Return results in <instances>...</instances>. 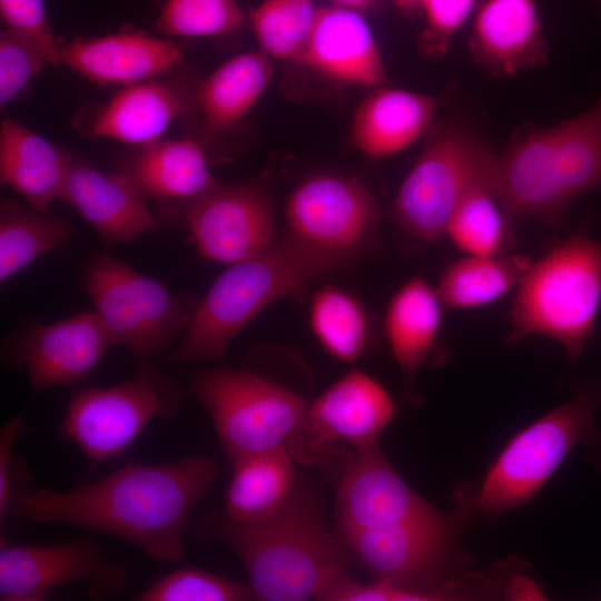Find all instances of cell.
<instances>
[{"label":"cell","mask_w":601,"mask_h":601,"mask_svg":"<svg viewBox=\"0 0 601 601\" xmlns=\"http://www.w3.org/2000/svg\"><path fill=\"white\" fill-rule=\"evenodd\" d=\"M24 432L23 417L16 416L1 427L0 432V522L9 515L13 503L20 497L29 494L32 490H28L26 484L29 481H23L20 477L23 470L22 460L13 452L14 445L19 437Z\"/></svg>","instance_id":"cell-40"},{"label":"cell","mask_w":601,"mask_h":601,"mask_svg":"<svg viewBox=\"0 0 601 601\" xmlns=\"http://www.w3.org/2000/svg\"><path fill=\"white\" fill-rule=\"evenodd\" d=\"M324 601H434L443 600L440 594L394 583L375 580L359 582L346 573L334 581L322 595Z\"/></svg>","instance_id":"cell-39"},{"label":"cell","mask_w":601,"mask_h":601,"mask_svg":"<svg viewBox=\"0 0 601 601\" xmlns=\"http://www.w3.org/2000/svg\"><path fill=\"white\" fill-rule=\"evenodd\" d=\"M72 225L48 211L24 207L2 197L0 201V282L45 254L60 247L72 234Z\"/></svg>","instance_id":"cell-31"},{"label":"cell","mask_w":601,"mask_h":601,"mask_svg":"<svg viewBox=\"0 0 601 601\" xmlns=\"http://www.w3.org/2000/svg\"><path fill=\"white\" fill-rule=\"evenodd\" d=\"M189 393L209 413L229 461L287 446L308 403L297 393L258 373L230 367H199Z\"/></svg>","instance_id":"cell-6"},{"label":"cell","mask_w":601,"mask_h":601,"mask_svg":"<svg viewBox=\"0 0 601 601\" xmlns=\"http://www.w3.org/2000/svg\"><path fill=\"white\" fill-rule=\"evenodd\" d=\"M402 12L413 13L422 10L424 0H391Z\"/></svg>","instance_id":"cell-41"},{"label":"cell","mask_w":601,"mask_h":601,"mask_svg":"<svg viewBox=\"0 0 601 601\" xmlns=\"http://www.w3.org/2000/svg\"><path fill=\"white\" fill-rule=\"evenodd\" d=\"M463 515L435 512L388 526L338 532L375 580L449 597L443 577L455 555Z\"/></svg>","instance_id":"cell-11"},{"label":"cell","mask_w":601,"mask_h":601,"mask_svg":"<svg viewBox=\"0 0 601 601\" xmlns=\"http://www.w3.org/2000/svg\"><path fill=\"white\" fill-rule=\"evenodd\" d=\"M337 6L362 10L371 6L375 0H332Z\"/></svg>","instance_id":"cell-42"},{"label":"cell","mask_w":601,"mask_h":601,"mask_svg":"<svg viewBox=\"0 0 601 601\" xmlns=\"http://www.w3.org/2000/svg\"><path fill=\"white\" fill-rule=\"evenodd\" d=\"M286 219L289 234L343 263L374 239L378 207L361 180L317 174L294 189Z\"/></svg>","instance_id":"cell-13"},{"label":"cell","mask_w":601,"mask_h":601,"mask_svg":"<svg viewBox=\"0 0 601 601\" xmlns=\"http://www.w3.org/2000/svg\"><path fill=\"white\" fill-rule=\"evenodd\" d=\"M61 199L70 204L106 244H120L158 230L160 223L114 171L105 173L69 155Z\"/></svg>","instance_id":"cell-21"},{"label":"cell","mask_w":601,"mask_h":601,"mask_svg":"<svg viewBox=\"0 0 601 601\" xmlns=\"http://www.w3.org/2000/svg\"><path fill=\"white\" fill-rule=\"evenodd\" d=\"M476 0H424L422 10L426 30L421 47L431 58H441L449 49L453 36L471 16Z\"/></svg>","instance_id":"cell-38"},{"label":"cell","mask_w":601,"mask_h":601,"mask_svg":"<svg viewBox=\"0 0 601 601\" xmlns=\"http://www.w3.org/2000/svg\"><path fill=\"white\" fill-rule=\"evenodd\" d=\"M443 303L436 288L421 277L405 282L385 313V335L404 382L411 383L437 345Z\"/></svg>","instance_id":"cell-26"},{"label":"cell","mask_w":601,"mask_h":601,"mask_svg":"<svg viewBox=\"0 0 601 601\" xmlns=\"http://www.w3.org/2000/svg\"><path fill=\"white\" fill-rule=\"evenodd\" d=\"M295 461L287 446L230 461L233 474L224 514L243 523L258 522L274 514L297 484Z\"/></svg>","instance_id":"cell-28"},{"label":"cell","mask_w":601,"mask_h":601,"mask_svg":"<svg viewBox=\"0 0 601 601\" xmlns=\"http://www.w3.org/2000/svg\"><path fill=\"white\" fill-rule=\"evenodd\" d=\"M441 104L436 96L377 87L353 115L352 144L373 160L394 156L427 135Z\"/></svg>","instance_id":"cell-23"},{"label":"cell","mask_w":601,"mask_h":601,"mask_svg":"<svg viewBox=\"0 0 601 601\" xmlns=\"http://www.w3.org/2000/svg\"><path fill=\"white\" fill-rule=\"evenodd\" d=\"M114 343L95 311L42 324L23 319L1 345L2 364L23 368L36 391L86 382Z\"/></svg>","instance_id":"cell-14"},{"label":"cell","mask_w":601,"mask_h":601,"mask_svg":"<svg viewBox=\"0 0 601 601\" xmlns=\"http://www.w3.org/2000/svg\"><path fill=\"white\" fill-rule=\"evenodd\" d=\"M396 406L370 374L353 370L308 404L302 425L287 445L294 459L315 461L326 446L343 443L355 452L380 444Z\"/></svg>","instance_id":"cell-16"},{"label":"cell","mask_w":601,"mask_h":601,"mask_svg":"<svg viewBox=\"0 0 601 601\" xmlns=\"http://www.w3.org/2000/svg\"><path fill=\"white\" fill-rule=\"evenodd\" d=\"M112 171L144 199L187 201L217 183L203 146L189 138L138 146L120 154Z\"/></svg>","instance_id":"cell-22"},{"label":"cell","mask_w":601,"mask_h":601,"mask_svg":"<svg viewBox=\"0 0 601 601\" xmlns=\"http://www.w3.org/2000/svg\"><path fill=\"white\" fill-rule=\"evenodd\" d=\"M338 532L388 526L437 509L394 470L380 444L355 452L337 487Z\"/></svg>","instance_id":"cell-17"},{"label":"cell","mask_w":601,"mask_h":601,"mask_svg":"<svg viewBox=\"0 0 601 601\" xmlns=\"http://www.w3.org/2000/svg\"><path fill=\"white\" fill-rule=\"evenodd\" d=\"M489 175L513 220L560 224L577 197L601 185V97L571 119L492 150Z\"/></svg>","instance_id":"cell-3"},{"label":"cell","mask_w":601,"mask_h":601,"mask_svg":"<svg viewBox=\"0 0 601 601\" xmlns=\"http://www.w3.org/2000/svg\"><path fill=\"white\" fill-rule=\"evenodd\" d=\"M137 601H245L256 600L249 583H242L203 569L170 571L145 588Z\"/></svg>","instance_id":"cell-35"},{"label":"cell","mask_w":601,"mask_h":601,"mask_svg":"<svg viewBox=\"0 0 601 601\" xmlns=\"http://www.w3.org/2000/svg\"><path fill=\"white\" fill-rule=\"evenodd\" d=\"M472 60L494 77L546 63L548 41L534 0H484L469 38Z\"/></svg>","instance_id":"cell-19"},{"label":"cell","mask_w":601,"mask_h":601,"mask_svg":"<svg viewBox=\"0 0 601 601\" xmlns=\"http://www.w3.org/2000/svg\"><path fill=\"white\" fill-rule=\"evenodd\" d=\"M6 29L37 46L49 63H59V39L50 29L43 0H0Z\"/></svg>","instance_id":"cell-37"},{"label":"cell","mask_w":601,"mask_h":601,"mask_svg":"<svg viewBox=\"0 0 601 601\" xmlns=\"http://www.w3.org/2000/svg\"><path fill=\"white\" fill-rule=\"evenodd\" d=\"M243 21L236 0H166L156 28L169 37H204L233 32Z\"/></svg>","instance_id":"cell-34"},{"label":"cell","mask_w":601,"mask_h":601,"mask_svg":"<svg viewBox=\"0 0 601 601\" xmlns=\"http://www.w3.org/2000/svg\"><path fill=\"white\" fill-rule=\"evenodd\" d=\"M601 304V240L577 234L532 262L509 313L511 343L535 335L578 357Z\"/></svg>","instance_id":"cell-5"},{"label":"cell","mask_w":601,"mask_h":601,"mask_svg":"<svg viewBox=\"0 0 601 601\" xmlns=\"http://www.w3.org/2000/svg\"><path fill=\"white\" fill-rule=\"evenodd\" d=\"M181 59L177 43L142 31L59 40V63L100 85L126 87L154 80Z\"/></svg>","instance_id":"cell-20"},{"label":"cell","mask_w":601,"mask_h":601,"mask_svg":"<svg viewBox=\"0 0 601 601\" xmlns=\"http://www.w3.org/2000/svg\"><path fill=\"white\" fill-rule=\"evenodd\" d=\"M218 474L206 455L128 463L68 491L42 489L17 500L9 515L117 536L160 562L184 558L191 512Z\"/></svg>","instance_id":"cell-1"},{"label":"cell","mask_w":601,"mask_h":601,"mask_svg":"<svg viewBox=\"0 0 601 601\" xmlns=\"http://www.w3.org/2000/svg\"><path fill=\"white\" fill-rule=\"evenodd\" d=\"M597 403L594 394L579 392L514 434L463 508L495 518L530 502L572 449L590 435Z\"/></svg>","instance_id":"cell-7"},{"label":"cell","mask_w":601,"mask_h":601,"mask_svg":"<svg viewBox=\"0 0 601 601\" xmlns=\"http://www.w3.org/2000/svg\"><path fill=\"white\" fill-rule=\"evenodd\" d=\"M309 325L325 352L344 363L357 361L370 338V322L362 304L347 292L326 286L314 294Z\"/></svg>","instance_id":"cell-32"},{"label":"cell","mask_w":601,"mask_h":601,"mask_svg":"<svg viewBox=\"0 0 601 601\" xmlns=\"http://www.w3.org/2000/svg\"><path fill=\"white\" fill-rule=\"evenodd\" d=\"M49 63L45 53L32 42L7 30L0 33V106L7 107Z\"/></svg>","instance_id":"cell-36"},{"label":"cell","mask_w":601,"mask_h":601,"mask_svg":"<svg viewBox=\"0 0 601 601\" xmlns=\"http://www.w3.org/2000/svg\"><path fill=\"white\" fill-rule=\"evenodd\" d=\"M69 155L21 122L6 118L0 126L1 183L31 207L48 211L61 199Z\"/></svg>","instance_id":"cell-25"},{"label":"cell","mask_w":601,"mask_h":601,"mask_svg":"<svg viewBox=\"0 0 601 601\" xmlns=\"http://www.w3.org/2000/svg\"><path fill=\"white\" fill-rule=\"evenodd\" d=\"M270 57L263 51L237 55L209 75L195 100L208 137L239 122L255 106L273 77Z\"/></svg>","instance_id":"cell-27"},{"label":"cell","mask_w":601,"mask_h":601,"mask_svg":"<svg viewBox=\"0 0 601 601\" xmlns=\"http://www.w3.org/2000/svg\"><path fill=\"white\" fill-rule=\"evenodd\" d=\"M338 264L288 233L260 254L230 264L196 304L170 364L221 358L231 341L274 302L299 294Z\"/></svg>","instance_id":"cell-4"},{"label":"cell","mask_w":601,"mask_h":601,"mask_svg":"<svg viewBox=\"0 0 601 601\" xmlns=\"http://www.w3.org/2000/svg\"><path fill=\"white\" fill-rule=\"evenodd\" d=\"M184 220L199 254L215 262L238 263L273 244V204L257 181L216 183L187 200Z\"/></svg>","instance_id":"cell-15"},{"label":"cell","mask_w":601,"mask_h":601,"mask_svg":"<svg viewBox=\"0 0 601 601\" xmlns=\"http://www.w3.org/2000/svg\"><path fill=\"white\" fill-rule=\"evenodd\" d=\"M297 63L344 85L381 87L388 81L368 23L357 10L337 4L317 9Z\"/></svg>","instance_id":"cell-18"},{"label":"cell","mask_w":601,"mask_h":601,"mask_svg":"<svg viewBox=\"0 0 601 601\" xmlns=\"http://www.w3.org/2000/svg\"><path fill=\"white\" fill-rule=\"evenodd\" d=\"M183 397L176 380L144 362L122 383L73 391L59 431L96 467L120 457L154 418L176 415Z\"/></svg>","instance_id":"cell-8"},{"label":"cell","mask_w":601,"mask_h":601,"mask_svg":"<svg viewBox=\"0 0 601 601\" xmlns=\"http://www.w3.org/2000/svg\"><path fill=\"white\" fill-rule=\"evenodd\" d=\"M128 571L108 560L90 539L14 544L1 534L0 600L45 601L57 588L86 583L92 599H107L126 584Z\"/></svg>","instance_id":"cell-12"},{"label":"cell","mask_w":601,"mask_h":601,"mask_svg":"<svg viewBox=\"0 0 601 601\" xmlns=\"http://www.w3.org/2000/svg\"><path fill=\"white\" fill-rule=\"evenodd\" d=\"M187 108L185 91L171 80L126 86L87 121L90 135L141 146L157 139Z\"/></svg>","instance_id":"cell-24"},{"label":"cell","mask_w":601,"mask_h":601,"mask_svg":"<svg viewBox=\"0 0 601 601\" xmlns=\"http://www.w3.org/2000/svg\"><path fill=\"white\" fill-rule=\"evenodd\" d=\"M316 11L314 0H264L249 14L260 51L270 58L297 62Z\"/></svg>","instance_id":"cell-33"},{"label":"cell","mask_w":601,"mask_h":601,"mask_svg":"<svg viewBox=\"0 0 601 601\" xmlns=\"http://www.w3.org/2000/svg\"><path fill=\"white\" fill-rule=\"evenodd\" d=\"M83 285L114 345L125 346L137 358L171 345L186 331L196 306L108 253L89 258Z\"/></svg>","instance_id":"cell-9"},{"label":"cell","mask_w":601,"mask_h":601,"mask_svg":"<svg viewBox=\"0 0 601 601\" xmlns=\"http://www.w3.org/2000/svg\"><path fill=\"white\" fill-rule=\"evenodd\" d=\"M490 156L451 216L445 230L453 245L465 255H505L510 253L513 242L514 220L491 184Z\"/></svg>","instance_id":"cell-29"},{"label":"cell","mask_w":601,"mask_h":601,"mask_svg":"<svg viewBox=\"0 0 601 601\" xmlns=\"http://www.w3.org/2000/svg\"><path fill=\"white\" fill-rule=\"evenodd\" d=\"M213 534L244 565L256 600H321L345 574L347 550L326 528L315 491L297 482L270 516L253 523L220 515Z\"/></svg>","instance_id":"cell-2"},{"label":"cell","mask_w":601,"mask_h":601,"mask_svg":"<svg viewBox=\"0 0 601 601\" xmlns=\"http://www.w3.org/2000/svg\"><path fill=\"white\" fill-rule=\"evenodd\" d=\"M393 203L400 228L421 243L442 235L492 149L474 131L452 121L433 125Z\"/></svg>","instance_id":"cell-10"},{"label":"cell","mask_w":601,"mask_h":601,"mask_svg":"<svg viewBox=\"0 0 601 601\" xmlns=\"http://www.w3.org/2000/svg\"><path fill=\"white\" fill-rule=\"evenodd\" d=\"M531 260L518 254L465 255L447 265L436 286L446 308L472 309L489 305L518 287Z\"/></svg>","instance_id":"cell-30"}]
</instances>
